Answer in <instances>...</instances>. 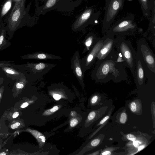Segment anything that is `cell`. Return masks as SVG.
Returning a JSON list of instances; mask_svg holds the SVG:
<instances>
[{"label": "cell", "mask_w": 155, "mask_h": 155, "mask_svg": "<svg viewBox=\"0 0 155 155\" xmlns=\"http://www.w3.org/2000/svg\"><path fill=\"white\" fill-rule=\"evenodd\" d=\"M91 76L96 81L115 82L127 80L128 75L123 65L116 61V50L104 59L96 63Z\"/></svg>", "instance_id": "cell-1"}, {"label": "cell", "mask_w": 155, "mask_h": 155, "mask_svg": "<svg viewBox=\"0 0 155 155\" xmlns=\"http://www.w3.org/2000/svg\"><path fill=\"white\" fill-rule=\"evenodd\" d=\"M115 48L121 54L125 63V67L128 68L133 76L134 75L136 52L130 41L122 36L115 38Z\"/></svg>", "instance_id": "cell-2"}, {"label": "cell", "mask_w": 155, "mask_h": 155, "mask_svg": "<svg viewBox=\"0 0 155 155\" xmlns=\"http://www.w3.org/2000/svg\"><path fill=\"white\" fill-rule=\"evenodd\" d=\"M137 28L134 16L130 15L115 22L105 34L114 36H122L134 32Z\"/></svg>", "instance_id": "cell-3"}, {"label": "cell", "mask_w": 155, "mask_h": 155, "mask_svg": "<svg viewBox=\"0 0 155 155\" xmlns=\"http://www.w3.org/2000/svg\"><path fill=\"white\" fill-rule=\"evenodd\" d=\"M125 0H105L104 15L102 23V31L105 34L113 22L119 12L123 8Z\"/></svg>", "instance_id": "cell-4"}, {"label": "cell", "mask_w": 155, "mask_h": 155, "mask_svg": "<svg viewBox=\"0 0 155 155\" xmlns=\"http://www.w3.org/2000/svg\"><path fill=\"white\" fill-rule=\"evenodd\" d=\"M136 55L150 71L155 74V55L145 39L138 41Z\"/></svg>", "instance_id": "cell-5"}, {"label": "cell", "mask_w": 155, "mask_h": 155, "mask_svg": "<svg viewBox=\"0 0 155 155\" xmlns=\"http://www.w3.org/2000/svg\"><path fill=\"white\" fill-rule=\"evenodd\" d=\"M103 41V37L98 38L95 45L88 51L87 54L81 59V67L84 72L89 69L95 62L97 54L102 45Z\"/></svg>", "instance_id": "cell-6"}, {"label": "cell", "mask_w": 155, "mask_h": 155, "mask_svg": "<svg viewBox=\"0 0 155 155\" xmlns=\"http://www.w3.org/2000/svg\"><path fill=\"white\" fill-rule=\"evenodd\" d=\"M25 0H17L11 12L8 19V26L10 29L14 30L19 25L24 14Z\"/></svg>", "instance_id": "cell-7"}, {"label": "cell", "mask_w": 155, "mask_h": 155, "mask_svg": "<svg viewBox=\"0 0 155 155\" xmlns=\"http://www.w3.org/2000/svg\"><path fill=\"white\" fill-rule=\"evenodd\" d=\"M102 37L103 44L97 54L96 63L104 59L115 51L114 36L105 34Z\"/></svg>", "instance_id": "cell-8"}, {"label": "cell", "mask_w": 155, "mask_h": 155, "mask_svg": "<svg viewBox=\"0 0 155 155\" xmlns=\"http://www.w3.org/2000/svg\"><path fill=\"white\" fill-rule=\"evenodd\" d=\"M100 13V11L95 12L93 8H87L81 14L74 24V28L77 29L87 23L96 24Z\"/></svg>", "instance_id": "cell-9"}, {"label": "cell", "mask_w": 155, "mask_h": 155, "mask_svg": "<svg viewBox=\"0 0 155 155\" xmlns=\"http://www.w3.org/2000/svg\"><path fill=\"white\" fill-rule=\"evenodd\" d=\"M55 65L54 64L42 62L29 63L28 65L36 79L41 78Z\"/></svg>", "instance_id": "cell-10"}, {"label": "cell", "mask_w": 155, "mask_h": 155, "mask_svg": "<svg viewBox=\"0 0 155 155\" xmlns=\"http://www.w3.org/2000/svg\"><path fill=\"white\" fill-rule=\"evenodd\" d=\"M71 68L80 83L84 86V72L82 70L79 52L76 51L71 59Z\"/></svg>", "instance_id": "cell-11"}, {"label": "cell", "mask_w": 155, "mask_h": 155, "mask_svg": "<svg viewBox=\"0 0 155 155\" xmlns=\"http://www.w3.org/2000/svg\"><path fill=\"white\" fill-rule=\"evenodd\" d=\"M134 77L136 83L138 86L143 85L147 79L146 72L143 64L141 60L136 55Z\"/></svg>", "instance_id": "cell-12"}, {"label": "cell", "mask_w": 155, "mask_h": 155, "mask_svg": "<svg viewBox=\"0 0 155 155\" xmlns=\"http://www.w3.org/2000/svg\"><path fill=\"white\" fill-rule=\"evenodd\" d=\"M23 57L25 59L38 60H60L62 59L60 57L41 51L27 54Z\"/></svg>", "instance_id": "cell-13"}, {"label": "cell", "mask_w": 155, "mask_h": 155, "mask_svg": "<svg viewBox=\"0 0 155 155\" xmlns=\"http://www.w3.org/2000/svg\"><path fill=\"white\" fill-rule=\"evenodd\" d=\"M98 38L94 34H89L84 40L83 43L84 46V48L83 53L89 51L96 43Z\"/></svg>", "instance_id": "cell-14"}, {"label": "cell", "mask_w": 155, "mask_h": 155, "mask_svg": "<svg viewBox=\"0 0 155 155\" xmlns=\"http://www.w3.org/2000/svg\"><path fill=\"white\" fill-rule=\"evenodd\" d=\"M25 131L29 132L35 137L39 143L40 147H41L45 143V136L39 131L29 128L25 130Z\"/></svg>", "instance_id": "cell-15"}, {"label": "cell", "mask_w": 155, "mask_h": 155, "mask_svg": "<svg viewBox=\"0 0 155 155\" xmlns=\"http://www.w3.org/2000/svg\"><path fill=\"white\" fill-rule=\"evenodd\" d=\"M140 5L143 15L145 17H149L150 4V0H138Z\"/></svg>", "instance_id": "cell-16"}, {"label": "cell", "mask_w": 155, "mask_h": 155, "mask_svg": "<svg viewBox=\"0 0 155 155\" xmlns=\"http://www.w3.org/2000/svg\"><path fill=\"white\" fill-rule=\"evenodd\" d=\"M12 2V0H8L4 4L1 11V17L4 16L8 12L11 7Z\"/></svg>", "instance_id": "cell-17"}, {"label": "cell", "mask_w": 155, "mask_h": 155, "mask_svg": "<svg viewBox=\"0 0 155 155\" xmlns=\"http://www.w3.org/2000/svg\"><path fill=\"white\" fill-rule=\"evenodd\" d=\"M60 105H55L52 108L48 109L44 111L42 114L43 116H48L50 115L58 110L60 108Z\"/></svg>", "instance_id": "cell-18"}, {"label": "cell", "mask_w": 155, "mask_h": 155, "mask_svg": "<svg viewBox=\"0 0 155 155\" xmlns=\"http://www.w3.org/2000/svg\"><path fill=\"white\" fill-rule=\"evenodd\" d=\"M51 94L53 97L56 101H58L61 98H64L63 94L58 91H53L51 92Z\"/></svg>", "instance_id": "cell-19"}, {"label": "cell", "mask_w": 155, "mask_h": 155, "mask_svg": "<svg viewBox=\"0 0 155 155\" xmlns=\"http://www.w3.org/2000/svg\"><path fill=\"white\" fill-rule=\"evenodd\" d=\"M57 0H48L45 6V9H47L53 7L56 3Z\"/></svg>", "instance_id": "cell-20"}, {"label": "cell", "mask_w": 155, "mask_h": 155, "mask_svg": "<svg viewBox=\"0 0 155 155\" xmlns=\"http://www.w3.org/2000/svg\"><path fill=\"white\" fill-rule=\"evenodd\" d=\"M127 116L126 114L124 112L122 113L120 116V121L122 124H124L127 120Z\"/></svg>", "instance_id": "cell-21"}, {"label": "cell", "mask_w": 155, "mask_h": 155, "mask_svg": "<svg viewBox=\"0 0 155 155\" xmlns=\"http://www.w3.org/2000/svg\"><path fill=\"white\" fill-rule=\"evenodd\" d=\"M78 121L76 118H73L71 120L70 123L71 127H74L76 126L78 123Z\"/></svg>", "instance_id": "cell-22"}, {"label": "cell", "mask_w": 155, "mask_h": 155, "mask_svg": "<svg viewBox=\"0 0 155 155\" xmlns=\"http://www.w3.org/2000/svg\"><path fill=\"white\" fill-rule=\"evenodd\" d=\"M20 125V123L18 121H16L11 124L10 127L12 129H14L18 128Z\"/></svg>", "instance_id": "cell-23"}, {"label": "cell", "mask_w": 155, "mask_h": 155, "mask_svg": "<svg viewBox=\"0 0 155 155\" xmlns=\"http://www.w3.org/2000/svg\"><path fill=\"white\" fill-rule=\"evenodd\" d=\"M96 115V113L94 111L90 112L88 116L87 119L89 120H92L95 117Z\"/></svg>", "instance_id": "cell-24"}, {"label": "cell", "mask_w": 155, "mask_h": 155, "mask_svg": "<svg viewBox=\"0 0 155 155\" xmlns=\"http://www.w3.org/2000/svg\"><path fill=\"white\" fill-rule=\"evenodd\" d=\"M24 86V84L22 82H18L15 85L16 88L18 90L21 89Z\"/></svg>", "instance_id": "cell-25"}, {"label": "cell", "mask_w": 155, "mask_h": 155, "mask_svg": "<svg viewBox=\"0 0 155 155\" xmlns=\"http://www.w3.org/2000/svg\"><path fill=\"white\" fill-rule=\"evenodd\" d=\"M137 106L135 102H132L130 104V108L131 110L133 112H135L137 110Z\"/></svg>", "instance_id": "cell-26"}, {"label": "cell", "mask_w": 155, "mask_h": 155, "mask_svg": "<svg viewBox=\"0 0 155 155\" xmlns=\"http://www.w3.org/2000/svg\"><path fill=\"white\" fill-rule=\"evenodd\" d=\"M100 140L99 139H95L93 140L91 143V144L93 147H95L98 145L99 143Z\"/></svg>", "instance_id": "cell-27"}, {"label": "cell", "mask_w": 155, "mask_h": 155, "mask_svg": "<svg viewBox=\"0 0 155 155\" xmlns=\"http://www.w3.org/2000/svg\"><path fill=\"white\" fill-rule=\"evenodd\" d=\"M126 137L128 140L132 141L135 140L136 139V137L134 135L131 134H128Z\"/></svg>", "instance_id": "cell-28"}, {"label": "cell", "mask_w": 155, "mask_h": 155, "mask_svg": "<svg viewBox=\"0 0 155 155\" xmlns=\"http://www.w3.org/2000/svg\"><path fill=\"white\" fill-rule=\"evenodd\" d=\"M5 31L2 30L0 36V46L1 45L4 41V38Z\"/></svg>", "instance_id": "cell-29"}, {"label": "cell", "mask_w": 155, "mask_h": 155, "mask_svg": "<svg viewBox=\"0 0 155 155\" xmlns=\"http://www.w3.org/2000/svg\"><path fill=\"white\" fill-rule=\"evenodd\" d=\"M5 71L6 73L11 74H15L16 73L12 69L10 68H5Z\"/></svg>", "instance_id": "cell-30"}, {"label": "cell", "mask_w": 155, "mask_h": 155, "mask_svg": "<svg viewBox=\"0 0 155 155\" xmlns=\"http://www.w3.org/2000/svg\"><path fill=\"white\" fill-rule=\"evenodd\" d=\"M98 98V97L97 95H95L91 99V103L92 104H95L97 101Z\"/></svg>", "instance_id": "cell-31"}, {"label": "cell", "mask_w": 155, "mask_h": 155, "mask_svg": "<svg viewBox=\"0 0 155 155\" xmlns=\"http://www.w3.org/2000/svg\"><path fill=\"white\" fill-rule=\"evenodd\" d=\"M109 118V116H107L105 117L104 118H103L102 120L100 123L99 124V125H101L103 124L104 123L106 120H107Z\"/></svg>", "instance_id": "cell-32"}, {"label": "cell", "mask_w": 155, "mask_h": 155, "mask_svg": "<svg viewBox=\"0 0 155 155\" xmlns=\"http://www.w3.org/2000/svg\"><path fill=\"white\" fill-rule=\"evenodd\" d=\"M29 104V103L28 102H25L23 103V104L20 106V107L21 108H25L27 107Z\"/></svg>", "instance_id": "cell-33"}, {"label": "cell", "mask_w": 155, "mask_h": 155, "mask_svg": "<svg viewBox=\"0 0 155 155\" xmlns=\"http://www.w3.org/2000/svg\"><path fill=\"white\" fill-rule=\"evenodd\" d=\"M3 91H4V87H2L0 88V102L1 101V100L2 97Z\"/></svg>", "instance_id": "cell-34"}, {"label": "cell", "mask_w": 155, "mask_h": 155, "mask_svg": "<svg viewBox=\"0 0 155 155\" xmlns=\"http://www.w3.org/2000/svg\"><path fill=\"white\" fill-rule=\"evenodd\" d=\"M134 146L136 147H139V144L138 141L134 140L133 141Z\"/></svg>", "instance_id": "cell-35"}, {"label": "cell", "mask_w": 155, "mask_h": 155, "mask_svg": "<svg viewBox=\"0 0 155 155\" xmlns=\"http://www.w3.org/2000/svg\"><path fill=\"white\" fill-rule=\"evenodd\" d=\"M19 115V113L18 112L16 111L14 112L12 115V118H15L17 117Z\"/></svg>", "instance_id": "cell-36"}, {"label": "cell", "mask_w": 155, "mask_h": 155, "mask_svg": "<svg viewBox=\"0 0 155 155\" xmlns=\"http://www.w3.org/2000/svg\"><path fill=\"white\" fill-rule=\"evenodd\" d=\"M102 154L103 155H110L111 154V153L109 151H105L103 152Z\"/></svg>", "instance_id": "cell-37"}, {"label": "cell", "mask_w": 155, "mask_h": 155, "mask_svg": "<svg viewBox=\"0 0 155 155\" xmlns=\"http://www.w3.org/2000/svg\"><path fill=\"white\" fill-rule=\"evenodd\" d=\"M72 117L76 116L77 115L76 112L75 111H71L70 113Z\"/></svg>", "instance_id": "cell-38"}, {"label": "cell", "mask_w": 155, "mask_h": 155, "mask_svg": "<svg viewBox=\"0 0 155 155\" xmlns=\"http://www.w3.org/2000/svg\"><path fill=\"white\" fill-rule=\"evenodd\" d=\"M144 147V146L142 145L138 147V151H140L143 149Z\"/></svg>", "instance_id": "cell-39"}, {"label": "cell", "mask_w": 155, "mask_h": 155, "mask_svg": "<svg viewBox=\"0 0 155 155\" xmlns=\"http://www.w3.org/2000/svg\"><path fill=\"white\" fill-rule=\"evenodd\" d=\"M6 154L5 152H2L0 153V155H6Z\"/></svg>", "instance_id": "cell-40"}, {"label": "cell", "mask_w": 155, "mask_h": 155, "mask_svg": "<svg viewBox=\"0 0 155 155\" xmlns=\"http://www.w3.org/2000/svg\"></svg>", "instance_id": "cell-41"}]
</instances>
